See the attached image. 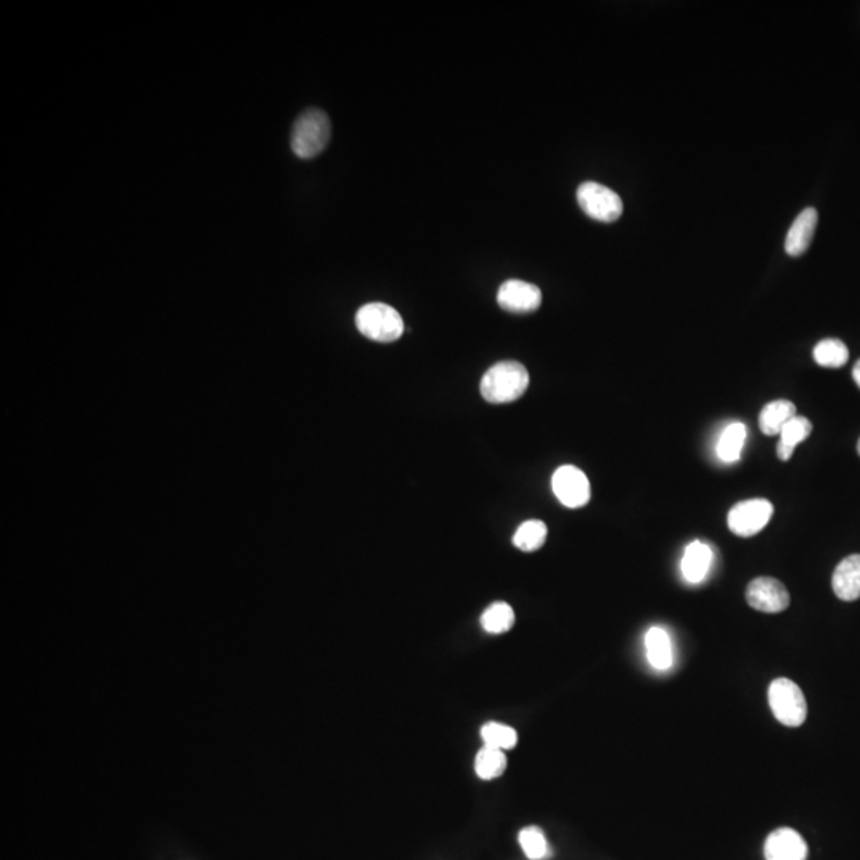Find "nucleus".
I'll return each instance as SVG.
<instances>
[{
    "label": "nucleus",
    "instance_id": "obj_11",
    "mask_svg": "<svg viewBox=\"0 0 860 860\" xmlns=\"http://www.w3.org/2000/svg\"><path fill=\"white\" fill-rule=\"evenodd\" d=\"M832 587L837 598L851 602L860 598V555L843 559L833 572Z\"/></svg>",
    "mask_w": 860,
    "mask_h": 860
},
{
    "label": "nucleus",
    "instance_id": "obj_6",
    "mask_svg": "<svg viewBox=\"0 0 860 860\" xmlns=\"http://www.w3.org/2000/svg\"><path fill=\"white\" fill-rule=\"evenodd\" d=\"M773 516V505L767 499L739 502L728 513V528L739 537L755 536Z\"/></svg>",
    "mask_w": 860,
    "mask_h": 860
},
{
    "label": "nucleus",
    "instance_id": "obj_3",
    "mask_svg": "<svg viewBox=\"0 0 860 860\" xmlns=\"http://www.w3.org/2000/svg\"><path fill=\"white\" fill-rule=\"evenodd\" d=\"M356 325L364 337L378 343L399 340L405 330L399 311L386 303L362 306L356 314Z\"/></svg>",
    "mask_w": 860,
    "mask_h": 860
},
{
    "label": "nucleus",
    "instance_id": "obj_4",
    "mask_svg": "<svg viewBox=\"0 0 860 860\" xmlns=\"http://www.w3.org/2000/svg\"><path fill=\"white\" fill-rule=\"evenodd\" d=\"M768 703L773 716L786 727H800L805 724L808 706L802 688L790 679H776L768 688Z\"/></svg>",
    "mask_w": 860,
    "mask_h": 860
},
{
    "label": "nucleus",
    "instance_id": "obj_23",
    "mask_svg": "<svg viewBox=\"0 0 860 860\" xmlns=\"http://www.w3.org/2000/svg\"><path fill=\"white\" fill-rule=\"evenodd\" d=\"M518 840H520L524 854L529 859L544 860L550 856L547 838H545L544 832L537 827H526V829L521 830Z\"/></svg>",
    "mask_w": 860,
    "mask_h": 860
},
{
    "label": "nucleus",
    "instance_id": "obj_24",
    "mask_svg": "<svg viewBox=\"0 0 860 860\" xmlns=\"http://www.w3.org/2000/svg\"><path fill=\"white\" fill-rule=\"evenodd\" d=\"M853 378L854 381H856L857 386L860 387V359L857 360L856 365H854Z\"/></svg>",
    "mask_w": 860,
    "mask_h": 860
},
{
    "label": "nucleus",
    "instance_id": "obj_1",
    "mask_svg": "<svg viewBox=\"0 0 860 860\" xmlns=\"http://www.w3.org/2000/svg\"><path fill=\"white\" fill-rule=\"evenodd\" d=\"M529 386V373L520 362H499L481 380L480 391L491 403H510L520 399Z\"/></svg>",
    "mask_w": 860,
    "mask_h": 860
},
{
    "label": "nucleus",
    "instance_id": "obj_25",
    "mask_svg": "<svg viewBox=\"0 0 860 860\" xmlns=\"http://www.w3.org/2000/svg\"><path fill=\"white\" fill-rule=\"evenodd\" d=\"M857 451H859V456H860V440H859V443H857Z\"/></svg>",
    "mask_w": 860,
    "mask_h": 860
},
{
    "label": "nucleus",
    "instance_id": "obj_5",
    "mask_svg": "<svg viewBox=\"0 0 860 860\" xmlns=\"http://www.w3.org/2000/svg\"><path fill=\"white\" fill-rule=\"evenodd\" d=\"M577 201L582 211L598 222H615L623 214L622 198L614 190L598 182H585L580 185Z\"/></svg>",
    "mask_w": 860,
    "mask_h": 860
},
{
    "label": "nucleus",
    "instance_id": "obj_15",
    "mask_svg": "<svg viewBox=\"0 0 860 860\" xmlns=\"http://www.w3.org/2000/svg\"><path fill=\"white\" fill-rule=\"evenodd\" d=\"M795 416H797V408H795L794 403L789 402V400H774V402L768 403L767 407L763 408L762 413H760V429H762L763 434L770 435V437L779 435Z\"/></svg>",
    "mask_w": 860,
    "mask_h": 860
},
{
    "label": "nucleus",
    "instance_id": "obj_22",
    "mask_svg": "<svg viewBox=\"0 0 860 860\" xmlns=\"http://www.w3.org/2000/svg\"><path fill=\"white\" fill-rule=\"evenodd\" d=\"M481 738L485 741V746L496 747L501 751H509L518 743V735L509 725L497 724V722H488L481 728Z\"/></svg>",
    "mask_w": 860,
    "mask_h": 860
},
{
    "label": "nucleus",
    "instance_id": "obj_14",
    "mask_svg": "<svg viewBox=\"0 0 860 860\" xmlns=\"http://www.w3.org/2000/svg\"><path fill=\"white\" fill-rule=\"evenodd\" d=\"M712 564V550L700 540H695L685 548L682 558V574L690 583L703 582Z\"/></svg>",
    "mask_w": 860,
    "mask_h": 860
},
{
    "label": "nucleus",
    "instance_id": "obj_9",
    "mask_svg": "<svg viewBox=\"0 0 860 860\" xmlns=\"http://www.w3.org/2000/svg\"><path fill=\"white\" fill-rule=\"evenodd\" d=\"M497 303L510 313H532L542 303L539 287L520 279L504 282L497 292Z\"/></svg>",
    "mask_w": 860,
    "mask_h": 860
},
{
    "label": "nucleus",
    "instance_id": "obj_10",
    "mask_svg": "<svg viewBox=\"0 0 860 860\" xmlns=\"http://www.w3.org/2000/svg\"><path fill=\"white\" fill-rule=\"evenodd\" d=\"M767 860H806L808 846L800 833L795 830L778 829L765 841Z\"/></svg>",
    "mask_w": 860,
    "mask_h": 860
},
{
    "label": "nucleus",
    "instance_id": "obj_21",
    "mask_svg": "<svg viewBox=\"0 0 860 860\" xmlns=\"http://www.w3.org/2000/svg\"><path fill=\"white\" fill-rule=\"evenodd\" d=\"M515 623V612L505 602H494L481 615V626L486 633L502 634Z\"/></svg>",
    "mask_w": 860,
    "mask_h": 860
},
{
    "label": "nucleus",
    "instance_id": "obj_16",
    "mask_svg": "<svg viewBox=\"0 0 860 860\" xmlns=\"http://www.w3.org/2000/svg\"><path fill=\"white\" fill-rule=\"evenodd\" d=\"M813 432V424L805 416H795L784 429H782L781 442L778 445V456L781 461H789L794 454L795 448L805 442Z\"/></svg>",
    "mask_w": 860,
    "mask_h": 860
},
{
    "label": "nucleus",
    "instance_id": "obj_8",
    "mask_svg": "<svg viewBox=\"0 0 860 860\" xmlns=\"http://www.w3.org/2000/svg\"><path fill=\"white\" fill-rule=\"evenodd\" d=\"M749 606L765 614H779L790 604L787 588L779 580L771 577H759L749 583L746 591Z\"/></svg>",
    "mask_w": 860,
    "mask_h": 860
},
{
    "label": "nucleus",
    "instance_id": "obj_19",
    "mask_svg": "<svg viewBox=\"0 0 860 860\" xmlns=\"http://www.w3.org/2000/svg\"><path fill=\"white\" fill-rule=\"evenodd\" d=\"M547 532V524L544 521H524L520 528L516 529L513 545L523 552H536L545 544Z\"/></svg>",
    "mask_w": 860,
    "mask_h": 860
},
{
    "label": "nucleus",
    "instance_id": "obj_17",
    "mask_svg": "<svg viewBox=\"0 0 860 860\" xmlns=\"http://www.w3.org/2000/svg\"><path fill=\"white\" fill-rule=\"evenodd\" d=\"M507 770V757L504 751L496 747L483 746L475 757V771L478 778L491 781L499 778Z\"/></svg>",
    "mask_w": 860,
    "mask_h": 860
},
{
    "label": "nucleus",
    "instance_id": "obj_20",
    "mask_svg": "<svg viewBox=\"0 0 860 860\" xmlns=\"http://www.w3.org/2000/svg\"><path fill=\"white\" fill-rule=\"evenodd\" d=\"M817 365L827 368H840L849 360L848 346L835 338L819 341L813 351Z\"/></svg>",
    "mask_w": 860,
    "mask_h": 860
},
{
    "label": "nucleus",
    "instance_id": "obj_7",
    "mask_svg": "<svg viewBox=\"0 0 860 860\" xmlns=\"http://www.w3.org/2000/svg\"><path fill=\"white\" fill-rule=\"evenodd\" d=\"M553 493L569 509H579L590 501V481L582 470L574 466L559 467L552 478Z\"/></svg>",
    "mask_w": 860,
    "mask_h": 860
},
{
    "label": "nucleus",
    "instance_id": "obj_2",
    "mask_svg": "<svg viewBox=\"0 0 860 860\" xmlns=\"http://www.w3.org/2000/svg\"><path fill=\"white\" fill-rule=\"evenodd\" d=\"M332 125L329 115L321 109H308L297 118L292 134L290 147L292 152L301 160H309L324 152L329 144Z\"/></svg>",
    "mask_w": 860,
    "mask_h": 860
},
{
    "label": "nucleus",
    "instance_id": "obj_13",
    "mask_svg": "<svg viewBox=\"0 0 860 860\" xmlns=\"http://www.w3.org/2000/svg\"><path fill=\"white\" fill-rule=\"evenodd\" d=\"M645 649L650 665L658 671H666L673 666V644L668 631L661 626H653L645 634Z\"/></svg>",
    "mask_w": 860,
    "mask_h": 860
},
{
    "label": "nucleus",
    "instance_id": "obj_12",
    "mask_svg": "<svg viewBox=\"0 0 860 860\" xmlns=\"http://www.w3.org/2000/svg\"><path fill=\"white\" fill-rule=\"evenodd\" d=\"M817 227V211L814 208H806L798 214L792 227L787 231L786 252L792 257L805 254L813 241L814 231Z\"/></svg>",
    "mask_w": 860,
    "mask_h": 860
},
{
    "label": "nucleus",
    "instance_id": "obj_18",
    "mask_svg": "<svg viewBox=\"0 0 860 860\" xmlns=\"http://www.w3.org/2000/svg\"><path fill=\"white\" fill-rule=\"evenodd\" d=\"M746 426L741 423H733L720 435L717 443V454L724 462H736L741 458L744 442H746Z\"/></svg>",
    "mask_w": 860,
    "mask_h": 860
}]
</instances>
